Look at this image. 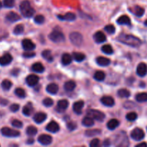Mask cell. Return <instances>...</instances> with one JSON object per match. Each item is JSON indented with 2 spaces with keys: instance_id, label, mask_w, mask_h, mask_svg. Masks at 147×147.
Returning <instances> with one entry per match:
<instances>
[{
  "instance_id": "46",
  "label": "cell",
  "mask_w": 147,
  "mask_h": 147,
  "mask_svg": "<svg viewBox=\"0 0 147 147\" xmlns=\"http://www.w3.org/2000/svg\"><path fill=\"white\" fill-rule=\"evenodd\" d=\"M45 21V17L42 15L40 14V15H37L34 17V22L37 24H42Z\"/></svg>"
},
{
  "instance_id": "25",
  "label": "cell",
  "mask_w": 147,
  "mask_h": 147,
  "mask_svg": "<svg viewBox=\"0 0 147 147\" xmlns=\"http://www.w3.org/2000/svg\"><path fill=\"white\" fill-rule=\"evenodd\" d=\"M119 121L117 119H111V120L109 121L107 123V127L109 130H114L115 129L119 126Z\"/></svg>"
},
{
  "instance_id": "10",
  "label": "cell",
  "mask_w": 147,
  "mask_h": 147,
  "mask_svg": "<svg viewBox=\"0 0 147 147\" xmlns=\"http://www.w3.org/2000/svg\"><path fill=\"white\" fill-rule=\"evenodd\" d=\"M22 47L24 50H27V51H31V50H34L35 48V45L30 40L24 39L22 41Z\"/></svg>"
},
{
  "instance_id": "20",
  "label": "cell",
  "mask_w": 147,
  "mask_h": 147,
  "mask_svg": "<svg viewBox=\"0 0 147 147\" xmlns=\"http://www.w3.org/2000/svg\"><path fill=\"white\" fill-rule=\"evenodd\" d=\"M58 86L55 83H50L47 86V91L50 94H56L58 92Z\"/></svg>"
},
{
  "instance_id": "26",
  "label": "cell",
  "mask_w": 147,
  "mask_h": 147,
  "mask_svg": "<svg viewBox=\"0 0 147 147\" xmlns=\"http://www.w3.org/2000/svg\"><path fill=\"white\" fill-rule=\"evenodd\" d=\"M22 112H23V113H24V115H25V116H30V115L32 113L33 107H32V106L31 103H27V105H25V106H24Z\"/></svg>"
},
{
  "instance_id": "37",
  "label": "cell",
  "mask_w": 147,
  "mask_h": 147,
  "mask_svg": "<svg viewBox=\"0 0 147 147\" xmlns=\"http://www.w3.org/2000/svg\"><path fill=\"white\" fill-rule=\"evenodd\" d=\"M100 133H101V131L99 129H92V130L86 131V135L88 137H90V136H97V135L100 134Z\"/></svg>"
},
{
  "instance_id": "45",
  "label": "cell",
  "mask_w": 147,
  "mask_h": 147,
  "mask_svg": "<svg viewBox=\"0 0 147 147\" xmlns=\"http://www.w3.org/2000/svg\"><path fill=\"white\" fill-rule=\"evenodd\" d=\"M43 105L45 106L46 107H50L53 105V100L50 98H47L43 100Z\"/></svg>"
},
{
  "instance_id": "41",
  "label": "cell",
  "mask_w": 147,
  "mask_h": 147,
  "mask_svg": "<svg viewBox=\"0 0 147 147\" xmlns=\"http://www.w3.org/2000/svg\"><path fill=\"white\" fill-rule=\"evenodd\" d=\"M24 32V26L22 24H18L14 29V33L15 34H21Z\"/></svg>"
},
{
  "instance_id": "15",
  "label": "cell",
  "mask_w": 147,
  "mask_h": 147,
  "mask_svg": "<svg viewBox=\"0 0 147 147\" xmlns=\"http://www.w3.org/2000/svg\"><path fill=\"white\" fill-rule=\"evenodd\" d=\"M83 106H84V102L82 101V100H78L73 104V109L75 113H77V114H80L82 113Z\"/></svg>"
},
{
  "instance_id": "7",
  "label": "cell",
  "mask_w": 147,
  "mask_h": 147,
  "mask_svg": "<svg viewBox=\"0 0 147 147\" xmlns=\"http://www.w3.org/2000/svg\"><path fill=\"white\" fill-rule=\"evenodd\" d=\"M144 131L142 129H139V128H136L131 133V137L134 140L137 141V142L142 141L144 138Z\"/></svg>"
},
{
  "instance_id": "27",
  "label": "cell",
  "mask_w": 147,
  "mask_h": 147,
  "mask_svg": "<svg viewBox=\"0 0 147 147\" xmlns=\"http://www.w3.org/2000/svg\"><path fill=\"white\" fill-rule=\"evenodd\" d=\"M32 70L34 72L39 73H42L45 70L44 66L40 63H36L34 64H33L32 66Z\"/></svg>"
},
{
  "instance_id": "32",
  "label": "cell",
  "mask_w": 147,
  "mask_h": 147,
  "mask_svg": "<svg viewBox=\"0 0 147 147\" xmlns=\"http://www.w3.org/2000/svg\"><path fill=\"white\" fill-rule=\"evenodd\" d=\"M69 103L67 100H59L57 103V107L60 110H65L67 107H68Z\"/></svg>"
},
{
  "instance_id": "51",
  "label": "cell",
  "mask_w": 147,
  "mask_h": 147,
  "mask_svg": "<svg viewBox=\"0 0 147 147\" xmlns=\"http://www.w3.org/2000/svg\"><path fill=\"white\" fill-rule=\"evenodd\" d=\"M23 55H24V57H34L35 53H30V52H27V53H24V54H23Z\"/></svg>"
},
{
  "instance_id": "3",
  "label": "cell",
  "mask_w": 147,
  "mask_h": 147,
  "mask_svg": "<svg viewBox=\"0 0 147 147\" xmlns=\"http://www.w3.org/2000/svg\"><path fill=\"white\" fill-rule=\"evenodd\" d=\"M88 116H90L92 119H95L98 121H103L106 117L103 112L98 110H94V109H90V110L88 111Z\"/></svg>"
},
{
  "instance_id": "8",
  "label": "cell",
  "mask_w": 147,
  "mask_h": 147,
  "mask_svg": "<svg viewBox=\"0 0 147 147\" xmlns=\"http://www.w3.org/2000/svg\"><path fill=\"white\" fill-rule=\"evenodd\" d=\"M52 141H53V139L51 136L47 134H42L38 138V142L41 144L45 145V146L50 144L52 143Z\"/></svg>"
},
{
  "instance_id": "54",
  "label": "cell",
  "mask_w": 147,
  "mask_h": 147,
  "mask_svg": "<svg viewBox=\"0 0 147 147\" xmlns=\"http://www.w3.org/2000/svg\"><path fill=\"white\" fill-rule=\"evenodd\" d=\"M27 143L29 144H32L34 143V139H30L27 141Z\"/></svg>"
},
{
  "instance_id": "44",
  "label": "cell",
  "mask_w": 147,
  "mask_h": 147,
  "mask_svg": "<svg viewBox=\"0 0 147 147\" xmlns=\"http://www.w3.org/2000/svg\"><path fill=\"white\" fill-rule=\"evenodd\" d=\"M4 5L7 8H11L14 5V0H4Z\"/></svg>"
},
{
  "instance_id": "13",
  "label": "cell",
  "mask_w": 147,
  "mask_h": 147,
  "mask_svg": "<svg viewBox=\"0 0 147 147\" xmlns=\"http://www.w3.org/2000/svg\"><path fill=\"white\" fill-rule=\"evenodd\" d=\"M100 101H101V103L104 106H108V107H111V106H113L115 104L114 99L112 97H111V96H103L100 99Z\"/></svg>"
},
{
  "instance_id": "30",
  "label": "cell",
  "mask_w": 147,
  "mask_h": 147,
  "mask_svg": "<svg viewBox=\"0 0 147 147\" xmlns=\"http://www.w3.org/2000/svg\"><path fill=\"white\" fill-rule=\"evenodd\" d=\"M42 55L43 58L45 59L47 62L51 63V62L53 61V55H52V53L50 50H44V51L42 52Z\"/></svg>"
},
{
  "instance_id": "42",
  "label": "cell",
  "mask_w": 147,
  "mask_h": 147,
  "mask_svg": "<svg viewBox=\"0 0 147 147\" xmlns=\"http://www.w3.org/2000/svg\"><path fill=\"white\" fill-rule=\"evenodd\" d=\"M14 93H15V94L20 98H24V97H25V95H26L25 91H24V90H23L22 88H18L16 89L15 91H14Z\"/></svg>"
},
{
  "instance_id": "22",
  "label": "cell",
  "mask_w": 147,
  "mask_h": 147,
  "mask_svg": "<svg viewBox=\"0 0 147 147\" xmlns=\"http://www.w3.org/2000/svg\"><path fill=\"white\" fill-rule=\"evenodd\" d=\"M118 24H125V25H130L131 20L127 15H123L119 17L117 20Z\"/></svg>"
},
{
  "instance_id": "9",
  "label": "cell",
  "mask_w": 147,
  "mask_h": 147,
  "mask_svg": "<svg viewBox=\"0 0 147 147\" xmlns=\"http://www.w3.org/2000/svg\"><path fill=\"white\" fill-rule=\"evenodd\" d=\"M136 73L140 77H144L147 74V66L145 63H141L136 68Z\"/></svg>"
},
{
  "instance_id": "39",
  "label": "cell",
  "mask_w": 147,
  "mask_h": 147,
  "mask_svg": "<svg viewBox=\"0 0 147 147\" xmlns=\"http://www.w3.org/2000/svg\"><path fill=\"white\" fill-rule=\"evenodd\" d=\"M27 134L28 136H34V135L37 134V129H36L34 126H29V127L27 128Z\"/></svg>"
},
{
  "instance_id": "31",
  "label": "cell",
  "mask_w": 147,
  "mask_h": 147,
  "mask_svg": "<svg viewBox=\"0 0 147 147\" xmlns=\"http://www.w3.org/2000/svg\"><path fill=\"white\" fill-rule=\"evenodd\" d=\"M136 100L139 103L147 102V93H141L136 96Z\"/></svg>"
},
{
  "instance_id": "11",
  "label": "cell",
  "mask_w": 147,
  "mask_h": 147,
  "mask_svg": "<svg viewBox=\"0 0 147 147\" xmlns=\"http://www.w3.org/2000/svg\"><path fill=\"white\" fill-rule=\"evenodd\" d=\"M46 129L47 131L51 132V133H56L60 130V126H59L58 123H56L55 121H51L47 125Z\"/></svg>"
},
{
  "instance_id": "36",
  "label": "cell",
  "mask_w": 147,
  "mask_h": 147,
  "mask_svg": "<svg viewBox=\"0 0 147 147\" xmlns=\"http://www.w3.org/2000/svg\"><path fill=\"white\" fill-rule=\"evenodd\" d=\"M101 50L106 55H111L113 53V50L112 47L109 45H105L101 47Z\"/></svg>"
},
{
  "instance_id": "52",
  "label": "cell",
  "mask_w": 147,
  "mask_h": 147,
  "mask_svg": "<svg viewBox=\"0 0 147 147\" xmlns=\"http://www.w3.org/2000/svg\"><path fill=\"white\" fill-rule=\"evenodd\" d=\"M136 147H147V144L145 143V142H143V143H141L139 144L136 145Z\"/></svg>"
},
{
  "instance_id": "18",
  "label": "cell",
  "mask_w": 147,
  "mask_h": 147,
  "mask_svg": "<svg viewBox=\"0 0 147 147\" xmlns=\"http://www.w3.org/2000/svg\"><path fill=\"white\" fill-rule=\"evenodd\" d=\"M130 11L134 14H135V15L139 17H142L144 15V8L139 7V6H135L132 9H130Z\"/></svg>"
},
{
  "instance_id": "55",
  "label": "cell",
  "mask_w": 147,
  "mask_h": 147,
  "mask_svg": "<svg viewBox=\"0 0 147 147\" xmlns=\"http://www.w3.org/2000/svg\"><path fill=\"white\" fill-rule=\"evenodd\" d=\"M144 24H145V25H146V27H147V20H146V21H145V22H144Z\"/></svg>"
},
{
  "instance_id": "5",
  "label": "cell",
  "mask_w": 147,
  "mask_h": 147,
  "mask_svg": "<svg viewBox=\"0 0 147 147\" xmlns=\"http://www.w3.org/2000/svg\"><path fill=\"white\" fill-rule=\"evenodd\" d=\"M49 38L54 42H61L65 40V36L61 32L54 30L49 34Z\"/></svg>"
},
{
  "instance_id": "21",
  "label": "cell",
  "mask_w": 147,
  "mask_h": 147,
  "mask_svg": "<svg viewBox=\"0 0 147 147\" xmlns=\"http://www.w3.org/2000/svg\"><path fill=\"white\" fill-rule=\"evenodd\" d=\"M96 62H97L98 65L100 66H103V67H105V66H108L109 64H110V60L106 57H98L96 59Z\"/></svg>"
},
{
  "instance_id": "43",
  "label": "cell",
  "mask_w": 147,
  "mask_h": 147,
  "mask_svg": "<svg viewBox=\"0 0 147 147\" xmlns=\"http://www.w3.org/2000/svg\"><path fill=\"white\" fill-rule=\"evenodd\" d=\"M105 30L109 34H113L116 31V29H115V27L112 24H109V25H106L105 27Z\"/></svg>"
},
{
  "instance_id": "35",
  "label": "cell",
  "mask_w": 147,
  "mask_h": 147,
  "mask_svg": "<svg viewBox=\"0 0 147 147\" xmlns=\"http://www.w3.org/2000/svg\"><path fill=\"white\" fill-rule=\"evenodd\" d=\"M105 77H106V75L103 71H97L94 75V79L98 81H102L104 80Z\"/></svg>"
},
{
  "instance_id": "47",
  "label": "cell",
  "mask_w": 147,
  "mask_h": 147,
  "mask_svg": "<svg viewBox=\"0 0 147 147\" xmlns=\"http://www.w3.org/2000/svg\"><path fill=\"white\" fill-rule=\"evenodd\" d=\"M11 124H12L13 126L16 128H18V129H20V128L22 127L23 124H22V122H21L19 120H13L12 122H11Z\"/></svg>"
},
{
  "instance_id": "53",
  "label": "cell",
  "mask_w": 147,
  "mask_h": 147,
  "mask_svg": "<svg viewBox=\"0 0 147 147\" xmlns=\"http://www.w3.org/2000/svg\"><path fill=\"white\" fill-rule=\"evenodd\" d=\"M103 145H104V146H109V145H110V141L105 140V142H103Z\"/></svg>"
},
{
  "instance_id": "34",
  "label": "cell",
  "mask_w": 147,
  "mask_h": 147,
  "mask_svg": "<svg viewBox=\"0 0 147 147\" xmlns=\"http://www.w3.org/2000/svg\"><path fill=\"white\" fill-rule=\"evenodd\" d=\"M73 58L76 62H82L86 58V55L81 53H73Z\"/></svg>"
},
{
  "instance_id": "29",
  "label": "cell",
  "mask_w": 147,
  "mask_h": 147,
  "mask_svg": "<svg viewBox=\"0 0 147 147\" xmlns=\"http://www.w3.org/2000/svg\"><path fill=\"white\" fill-rule=\"evenodd\" d=\"M62 63L64 65H67L70 64L72 62V57L67 53H65L63 56H62Z\"/></svg>"
},
{
  "instance_id": "50",
  "label": "cell",
  "mask_w": 147,
  "mask_h": 147,
  "mask_svg": "<svg viewBox=\"0 0 147 147\" xmlns=\"http://www.w3.org/2000/svg\"><path fill=\"white\" fill-rule=\"evenodd\" d=\"M19 109H20V106L18 104H12L11 106H10V111L12 112H17L18 111Z\"/></svg>"
},
{
  "instance_id": "2",
  "label": "cell",
  "mask_w": 147,
  "mask_h": 147,
  "mask_svg": "<svg viewBox=\"0 0 147 147\" xmlns=\"http://www.w3.org/2000/svg\"><path fill=\"white\" fill-rule=\"evenodd\" d=\"M20 11L24 17H31L34 14V9L32 7L30 1L27 0L22 1L20 6Z\"/></svg>"
},
{
  "instance_id": "16",
  "label": "cell",
  "mask_w": 147,
  "mask_h": 147,
  "mask_svg": "<svg viewBox=\"0 0 147 147\" xmlns=\"http://www.w3.org/2000/svg\"><path fill=\"white\" fill-rule=\"evenodd\" d=\"M93 38L97 43H103L106 40V37L104 33L100 31L96 32L93 36Z\"/></svg>"
},
{
  "instance_id": "4",
  "label": "cell",
  "mask_w": 147,
  "mask_h": 147,
  "mask_svg": "<svg viewBox=\"0 0 147 147\" xmlns=\"http://www.w3.org/2000/svg\"><path fill=\"white\" fill-rule=\"evenodd\" d=\"M70 40L72 44L76 46H80L83 42V36L79 32H72L70 35Z\"/></svg>"
},
{
  "instance_id": "40",
  "label": "cell",
  "mask_w": 147,
  "mask_h": 147,
  "mask_svg": "<svg viewBox=\"0 0 147 147\" xmlns=\"http://www.w3.org/2000/svg\"><path fill=\"white\" fill-rule=\"evenodd\" d=\"M138 118V115L136 114L134 112H131V113H129L126 115V119L129 121H136V119Z\"/></svg>"
},
{
  "instance_id": "33",
  "label": "cell",
  "mask_w": 147,
  "mask_h": 147,
  "mask_svg": "<svg viewBox=\"0 0 147 147\" xmlns=\"http://www.w3.org/2000/svg\"><path fill=\"white\" fill-rule=\"evenodd\" d=\"M131 93L127 89L122 88L118 91V96L120 98H129L130 96Z\"/></svg>"
},
{
  "instance_id": "49",
  "label": "cell",
  "mask_w": 147,
  "mask_h": 147,
  "mask_svg": "<svg viewBox=\"0 0 147 147\" xmlns=\"http://www.w3.org/2000/svg\"><path fill=\"white\" fill-rule=\"evenodd\" d=\"M99 144H100V141L98 139H94L90 142V146L91 147H97L99 146Z\"/></svg>"
},
{
  "instance_id": "48",
  "label": "cell",
  "mask_w": 147,
  "mask_h": 147,
  "mask_svg": "<svg viewBox=\"0 0 147 147\" xmlns=\"http://www.w3.org/2000/svg\"><path fill=\"white\" fill-rule=\"evenodd\" d=\"M76 127H77V125H76L75 122H69V123H67V128L69 130L71 131H74L76 129Z\"/></svg>"
},
{
  "instance_id": "23",
  "label": "cell",
  "mask_w": 147,
  "mask_h": 147,
  "mask_svg": "<svg viewBox=\"0 0 147 147\" xmlns=\"http://www.w3.org/2000/svg\"><path fill=\"white\" fill-rule=\"evenodd\" d=\"M59 18L60 20H66V21H69V22H72L73 20H76V14H73L72 12H68L67 14H65L64 16H59Z\"/></svg>"
},
{
  "instance_id": "14",
  "label": "cell",
  "mask_w": 147,
  "mask_h": 147,
  "mask_svg": "<svg viewBox=\"0 0 147 147\" xmlns=\"http://www.w3.org/2000/svg\"><path fill=\"white\" fill-rule=\"evenodd\" d=\"M11 61H12V57L9 54H5L0 57V65H7L10 64Z\"/></svg>"
},
{
  "instance_id": "24",
  "label": "cell",
  "mask_w": 147,
  "mask_h": 147,
  "mask_svg": "<svg viewBox=\"0 0 147 147\" xmlns=\"http://www.w3.org/2000/svg\"><path fill=\"white\" fill-rule=\"evenodd\" d=\"M82 124L86 127H90L94 125V120L90 116H86L82 121Z\"/></svg>"
},
{
  "instance_id": "12",
  "label": "cell",
  "mask_w": 147,
  "mask_h": 147,
  "mask_svg": "<svg viewBox=\"0 0 147 147\" xmlns=\"http://www.w3.org/2000/svg\"><path fill=\"white\" fill-rule=\"evenodd\" d=\"M26 82L29 86H34L39 82V78L35 75H30L26 78Z\"/></svg>"
},
{
  "instance_id": "38",
  "label": "cell",
  "mask_w": 147,
  "mask_h": 147,
  "mask_svg": "<svg viewBox=\"0 0 147 147\" xmlns=\"http://www.w3.org/2000/svg\"><path fill=\"white\" fill-rule=\"evenodd\" d=\"M12 86V83L10 80H3L1 83V88L4 89V90H9Z\"/></svg>"
},
{
  "instance_id": "56",
  "label": "cell",
  "mask_w": 147,
  "mask_h": 147,
  "mask_svg": "<svg viewBox=\"0 0 147 147\" xmlns=\"http://www.w3.org/2000/svg\"><path fill=\"white\" fill-rule=\"evenodd\" d=\"M1 6H2V4H1V1H0V9H1Z\"/></svg>"
},
{
  "instance_id": "19",
  "label": "cell",
  "mask_w": 147,
  "mask_h": 147,
  "mask_svg": "<svg viewBox=\"0 0 147 147\" xmlns=\"http://www.w3.org/2000/svg\"><path fill=\"white\" fill-rule=\"evenodd\" d=\"M6 19L8 20L10 22H15L18 21L20 19V17L15 12H13V11H10L7 14Z\"/></svg>"
},
{
  "instance_id": "6",
  "label": "cell",
  "mask_w": 147,
  "mask_h": 147,
  "mask_svg": "<svg viewBox=\"0 0 147 147\" xmlns=\"http://www.w3.org/2000/svg\"><path fill=\"white\" fill-rule=\"evenodd\" d=\"M1 134L7 137H18L20 133L17 130H14L8 127H4L1 129Z\"/></svg>"
},
{
  "instance_id": "1",
  "label": "cell",
  "mask_w": 147,
  "mask_h": 147,
  "mask_svg": "<svg viewBox=\"0 0 147 147\" xmlns=\"http://www.w3.org/2000/svg\"><path fill=\"white\" fill-rule=\"evenodd\" d=\"M119 40L123 44L134 47H139L142 44V41L140 39L134 35H131V34H121V35H119Z\"/></svg>"
},
{
  "instance_id": "17",
  "label": "cell",
  "mask_w": 147,
  "mask_h": 147,
  "mask_svg": "<svg viewBox=\"0 0 147 147\" xmlns=\"http://www.w3.org/2000/svg\"><path fill=\"white\" fill-rule=\"evenodd\" d=\"M46 118H47V115L45 113L40 112V113H36L33 119H34V121L37 123H42L46 120Z\"/></svg>"
},
{
  "instance_id": "28",
  "label": "cell",
  "mask_w": 147,
  "mask_h": 147,
  "mask_svg": "<svg viewBox=\"0 0 147 147\" xmlns=\"http://www.w3.org/2000/svg\"><path fill=\"white\" fill-rule=\"evenodd\" d=\"M76 83L73 80H69V81L66 82L64 85V88L67 91H73L76 88Z\"/></svg>"
}]
</instances>
